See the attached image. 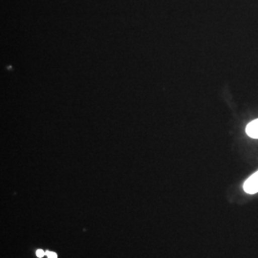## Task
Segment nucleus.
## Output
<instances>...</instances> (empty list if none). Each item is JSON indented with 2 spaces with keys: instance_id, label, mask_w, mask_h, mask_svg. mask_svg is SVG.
<instances>
[{
  "instance_id": "obj_1",
  "label": "nucleus",
  "mask_w": 258,
  "mask_h": 258,
  "mask_svg": "<svg viewBox=\"0 0 258 258\" xmlns=\"http://www.w3.org/2000/svg\"><path fill=\"white\" fill-rule=\"evenodd\" d=\"M244 190L249 194H257L258 192V171L249 177V179L244 183Z\"/></svg>"
},
{
  "instance_id": "obj_4",
  "label": "nucleus",
  "mask_w": 258,
  "mask_h": 258,
  "mask_svg": "<svg viewBox=\"0 0 258 258\" xmlns=\"http://www.w3.org/2000/svg\"><path fill=\"white\" fill-rule=\"evenodd\" d=\"M46 255L48 258H57V254L51 250H47Z\"/></svg>"
},
{
  "instance_id": "obj_3",
  "label": "nucleus",
  "mask_w": 258,
  "mask_h": 258,
  "mask_svg": "<svg viewBox=\"0 0 258 258\" xmlns=\"http://www.w3.org/2000/svg\"><path fill=\"white\" fill-rule=\"evenodd\" d=\"M36 254H37V256L38 258L43 257L44 255H46V251H44L42 249H37Z\"/></svg>"
},
{
  "instance_id": "obj_2",
  "label": "nucleus",
  "mask_w": 258,
  "mask_h": 258,
  "mask_svg": "<svg viewBox=\"0 0 258 258\" xmlns=\"http://www.w3.org/2000/svg\"><path fill=\"white\" fill-rule=\"evenodd\" d=\"M246 133L250 138L258 139V119L249 122L246 127Z\"/></svg>"
}]
</instances>
